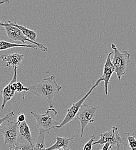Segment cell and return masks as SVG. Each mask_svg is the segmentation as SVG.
<instances>
[{"label": "cell", "mask_w": 136, "mask_h": 150, "mask_svg": "<svg viewBox=\"0 0 136 150\" xmlns=\"http://www.w3.org/2000/svg\"><path fill=\"white\" fill-rule=\"evenodd\" d=\"M28 87V91L31 93L45 99L49 108L53 107V98L62 88L61 86L56 83L54 75L45 78L39 83Z\"/></svg>", "instance_id": "obj_1"}, {"label": "cell", "mask_w": 136, "mask_h": 150, "mask_svg": "<svg viewBox=\"0 0 136 150\" xmlns=\"http://www.w3.org/2000/svg\"><path fill=\"white\" fill-rule=\"evenodd\" d=\"M14 116L8 118L0 126V134L4 137V144L8 145L11 150L14 149L19 139L18 122L17 118H13Z\"/></svg>", "instance_id": "obj_2"}, {"label": "cell", "mask_w": 136, "mask_h": 150, "mask_svg": "<svg viewBox=\"0 0 136 150\" xmlns=\"http://www.w3.org/2000/svg\"><path fill=\"white\" fill-rule=\"evenodd\" d=\"M30 113L36 121L37 124L39 127V132L49 133L52 129L57 128L59 125V123L55 119V117L58 114V112L53 108H49L42 114L33 112H31Z\"/></svg>", "instance_id": "obj_3"}, {"label": "cell", "mask_w": 136, "mask_h": 150, "mask_svg": "<svg viewBox=\"0 0 136 150\" xmlns=\"http://www.w3.org/2000/svg\"><path fill=\"white\" fill-rule=\"evenodd\" d=\"M111 48L113 50L112 62L114 67L117 77L120 80L122 76L126 74L127 67L130 62V54L127 51L120 52L117 49V45L114 43L111 44Z\"/></svg>", "instance_id": "obj_4"}, {"label": "cell", "mask_w": 136, "mask_h": 150, "mask_svg": "<svg viewBox=\"0 0 136 150\" xmlns=\"http://www.w3.org/2000/svg\"><path fill=\"white\" fill-rule=\"evenodd\" d=\"M0 25L1 27H4L7 36L9 39L13 41H20L24 43H25V42L27 41L32 44L37 45L42 52H48V49L46 47H45L43 44L38 43L37 42H34L29 39L28 38L26 37L24 35L23 32L18 27L10 25L7 22L2 23L0 21Z\"/></svg>", "instance_id": "obj_5"}, {"label": "cell", "mask_w": 136, "mask_h": 150, "mask_svg": "<svg viewBox=\"0 0 136 150\" xmlns=\"http://www.w3.org/2000/svg\"><path fill=\"white\" fill-rule=\"evenodd\" d=\"M97 108L87 104H82L75 117L79 121L80 125V137H83L86 126L96 120Z\"/></svg>", "instance_id": "obj_6"}, {"label": "cell", "mask_w": 136, "mask_h": 150, "mask_svg": "<svg viewBox=\"0 0 136 150\" xmlns=\"http://www.w3.org/2000/svg\"><path fill=\"white\" fill-rule=\"evenodd\" d=\"M100 139L96 142L95 141L93 146L97 144L103 145L104 143L109 142L112 144L113 148L116 146L117 150H127V149L122 146L123 139L119 133L118 128L117 127H113L111 130L100 134Z\"/></svg>", "instance_id": "obj_7"}, {"label": "cell", "mask_w": 136, "mask_h": 150, "mask_svg": "<svg viewBox=\"0 0 136 150\" xmlns=\"http://www.w3.org/2000/svg\"><path fill=\"white\" fill-rule=\"evenodd\" d=\"M101 81H102L101 79L100 78H99L96 81V83L92 87V88L89 90V91L86 94H85L80 99H79L78 102L73 103L71 105V106L67 110V112L64 120L58 125L57 128H61L63 127L64 126H65L66 125H67V124H68L69 122H70L71 121H72L73 120V119L75 117V116H76L77 112H78L80 106H82V105L84 103V102L86 100V99H87V98L91 94L92 91L94 90V89L98 86V84L100 83Z\"/></svg>", "instance_id": "obj_8"}, {"label": "cell", "mask_w": 136, "mask_h": 150, "mask_svg": "<svg viewBox=\"0 0 136 150\" xmlns=\"http://www.w3.org/2000/svg\"><path fill=\"white\" fill-rule=\"evenodd\" d=\"M17 69L18 67L14 68V76L10 81V83L4 88L1 91V94L2 95V103L1 106L2 109H4L6 105V103L11 100V99L14 96L15 92L16 91V83H17Z\"/></svg>", "instance_id": "obj_9"}, {"label": "cell", "mask_w": 136, "mask_h": 150, "mask_svg": "<svg viewBox=\"0 0 136 150\" xmlns=\"http://www.w3.org/2000/svg\"><path fill=\"white\" fill-rule=\"evenodd\" d=\"M113 54V52H110L107 57L106 60L104 62L103 71V75L100 77L101 81H104V92L105 94L107 95L108 94V85L110 83V81L112 75L115 72L114 67L113 64L112 60L111 59V56Z\"/></svg>", "instance_id": "obj_10"}, {"label": "cell", "mask_w": 136, "mask_h": 150, "mask_svg": "<svg viewBox=\"0 0 136 150\" xmlns=\"http://www.w3.org/2000/svg\"><path fill=\"white\" fill-rule=\"evenodd\" d=\"M24 54L15 53L8 55H2L0 57V58L6 62V66L7 67H12L14 68L15 67H18L21 64L24 59Z\"/></svg>", "instance_id": "obj_11"}, {"label": "cell", "mask_w": 136, "mask_h": 150, "mask_svg": "<svg viewBox=\"0 0 136 150\" xmlns=\"http://www.w3.org/2000/svg\"><path fill=\"white\" fill-rule=\"evenodd\" d=\"M18 129L20 140H24L29 143L33 146L34 144L33 136L31 133L30 127L26 122V120L21 122L18 123Z\"/></svg>", "instance_id": "obj_12"}, {"label": "cell", "mask_w": 136, "mask_h": 150, "mask_svg": "<svg viewBox=\"0 0 136 150\" xmlns=\"http://www.w3.org/2000/svg\"><path fill=\"white\" fill-rule=\"evenodd\" d=\"M74 139V136L70 138L66 137H56V141L52 146L46 148L47 150H70L69 144L71 140Z\"/></svg>", "instance_id": "obj_13"}, {"label": "cell", "mask_w": 136, "mask_h": 150, "mask_svg": "<svg viewBox=\"0 0 136 150\" xmlns=\"http://www.w3.org/2000/svg\"><path fill=\"white\" fill-rule=\"evenodd\" d=\"M15 47H25L33 49L34 50H37L38 47L36 45H27V44H18L14 43L5 40H0V51L6 50L9 49L15 48Z\"/></svg>", "instance_id": "obj_14"}, {"label": "cell", "mask_w": 136, "mask_h": 150, "mask_svg": "<svg viewBox=\"0 0 136 150\" xmlns=\"http://www.w3.org/2000/svg\"><path fill=\"white\" fill-rule=\"evenodd\" d=\"M10 25H12L13 26H15V27H18V28H19L20 30L23 32V33L24 34V35L26 37L28 38L29 39L34 41V42H37L36 40H37V33L33 31V30H30L28 28H27V27L23 26V25H19L16 23V22H12L11 21H6Z\"/></svg>", "instance_id": "obj_15"}, {"label": "cell", "mask_w": 136, "mask_h": 150, "mask_svg": "<svg viewBox=\"0 0 136 150\" xmlns=\"http://www.w3.org/2000/svg\"><path fill=\"white\" fill-rule=\"evenodd\" d=\"M46 132H39L38 134L35 143L33 146L32 150H46L45 138Z\"/></svg>", "instance_id": "obj_16"}, {"label": "cell", "mask_w": 136, "mask_h": 150, "mask_svg": "<svg viewBox=\"0 0 136 150\" xmlns=\"http://www.w3.org/2000/svg\"><path fill=\"white\" fill-rule=\"evenodd\" d=\"M32 148L33 146L29 143L26 141H24V142H20L18 141L13 150H32Z\"/></svg>", "instance_id": "obj_17"}, {"label": "cell", "mask_w": 136, "mask_h": 150, "mask_svg": "<svg viewBox=\"0 0 136 150\" xmlns=\"http://www.w3.org/2000/svg\"><path fill=\"white\" fill-rule=\"evenodd\" d=\"M127 135V141L131 150H136V136L130 134L129 133H125Z\"/></svg>", "instance_id": "obj_18"}, {"label": "cell", "mask_w": 136, "mask_h": 150, "mask_svg": "<svg viewBox=\"0 0 136 150\" xmlns=\"http://www.w3.org/2000/svg\"><path fill=\"white\" fill-rule=\"evenodd\" d=\"M29 91V87H26L23 86V84L20 82L17 81L16 83V91L18 93L23 92V99H24L25 98V93Z\"/></svg>", "instance_id": "obj_19"}, {"label": "cell", "mask_w": 136, "mask_h": 150, "mask_svg": "<svg viewBox=\"0 0 136 150\" xmlns=\"http://www.w3.org/2000/svg\"><path fill=\"white\" fill-rule=\"evenodd\" d=\"M96 137L94 135H92L90 139L84 145L83 147V150H92V147L93 146V143L95 141Z\"/></svg>", "instance_id": "obj_20"}, {"label": "cell", "mask_w": 136, "mask_h": 150, "mask_svg": "<svg viewBox=\"0 0 136 150\" xmlns=\"http://www.w3.org/2000/svg\"><path fill=\"white\" fill-rule=\"evenodd\" d=\"M15 114V112H11L8 113L4 117H3V118H0V126L1 125V124H2L4 122H5L6 120H7L8 118H11V117L14 116Z\"/></svg>", "instance_id": "obj_21"}, {"label": "cell", "mask_w": 136, "mask_h": 150, "mask_svg": "<svg viewBox=\"0 0 136 150\" xmlns=\"http://www.w3.org/2000/svg\"><path fill=\"white\" fill-rule=\"evenodd\" d=\"M113 148V146H112V144L109 142H107L103 144V147H102L101 150H110L112 149Z\"/></svg>", "instance_id": "obj_22"}, {"label": "cell", "mask_w": 136, "mask_h": 150, "mask_svg": "<svg viewBox=\"0 0 136 150\" xmlns=\"http://www.w3.org/2000/svg\"><path fill=\"white\" fill-rule=\"evenodd\" d=\"M26 120V116L24 114H20L17 117V121L18 123L21 122Z\"/></svg>", "instance_id": "obj_23"}, {"label": "cell", "mask_w": 136, "mask_h": 150, "mask_svg": "<svg viewBox=\"0 0 136 150\" xmlns=\"http://www.w3.org/2000/svg\"><path fill=\"white\" fill-rule=\"evenodd\" d=\"M4 4H6L7 5L9 4V0H0V6Z\"/></svg>", "instance_id": "obj_24"}, {"label": "cell", "mask_w": 136, "mask_h": 150, "mask_svg": "<svg viewBox=\"0 0 136 150\" xmlns=\"http://www.w3.org/2000/svg\"><path fill=\"white\" fill-rule=\"evenodd\" d=\"M0 30L1 31H5L4 27H0Z\"/></svg>", "instance_id": "obj_25"}]
</instances>
